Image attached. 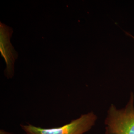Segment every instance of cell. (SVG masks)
Wrapping results in <instances>:
<instances>
[{"label":"cell","mask_w":134,"mask_h":134,"mask_svg":"<svg viewBox=\"0 0 134 134\" xmlns=\"http://www.w3.org/2000/svg\"><path fill=\"white\" fill-rule=\"evenodd\" d=\"M97 117L93 112L82 114L62 127L43 128L32 125H21L26 134H83L95 124Z\"/></svg>","instance_id":"cell-2"},{"label":"cell","mask_w":134,"mask_h":134,"mask_svg":"<svg viewBox=\"0 0 134 134\" xmlns=\"http://www.w3.org/2000/svg\"><path fill=\"white\" fill-rule=\"evenodd\" d=\"M13 32L11 27L0 23V51L6 63L4 74L8 79L14 76V63L18 57V54L10 42Z\"/></svg>","instance_id":"cell-3"},{"label":"cell","mask_w":134,"mask_h":134,"mask_svg":"<svg viewBox=\"0 0 134 134\" xmlns=\"http://www.w3.org/2000/svg\"><path fill=\"white\" fill-rule=\"evenodd\" d=\"M134 96L131 93L126 107L118 110L112 105L105 121V134H134Z\"/></svg>","instance_id":"cell-1"},{"label":"cell","mask_w":134,"mask_h":134,"mask_svg":"<svg viewBox=\"0 0 134 134\" xmlns=\"http://www.w3.org/2000/svg\"></svg>","instance_id":"cell-4"}]
</instances>
